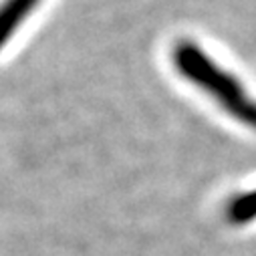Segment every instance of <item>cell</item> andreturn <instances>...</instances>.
Masks as SVG:
<instances>
[{"label":"cell","instance_id":"1","mask_svg":"<svg viewBox=\"0 0 256 256\" xmlns=\"http://www.w3.org/2000/svg\"><path fill=\"white\" fill-rule=\"evenodd\" d=\"M174 65L182 77L212 95L234 119L256 130V101L244 93L242 83L192 40H180L174 46Z\"/></svg>","mask_w":256,"mask_h":256},{"label":"cell","instance_id":"2","mask_svg":"<svg viewBox=\"0 0 256 256\" xmlns=\"http://www.w3.org/2000/svg\"><path fill=\"white\" fill-rule=\"evenodd\" d=\"M38 2L40 0H2L0 2V48L8 42V38Z\"/></svg>","mask_w":256,"mask_h":256},{"label":"cell","instance_id":"3","mask_svg":"<svg viewBox=\"0 0 256 256\" xmlns=\"http://www.w3.org/2000/svg\"><path fill=\"white\" fill-rule=\"evenodd\" d=\"M226 216L232 224H246L256 218V190L244 192L230 200L226 208Z\"/></svg>","mask_w":256,"mask_h":256}]
</instances>
